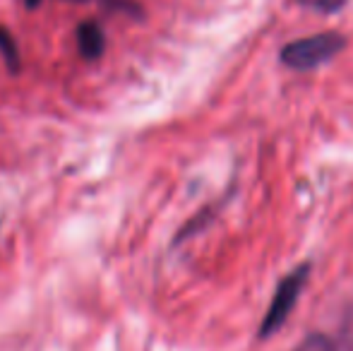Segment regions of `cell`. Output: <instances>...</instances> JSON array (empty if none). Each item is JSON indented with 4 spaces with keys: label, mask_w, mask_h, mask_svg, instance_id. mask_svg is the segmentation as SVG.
<instances>
[{
    "label": "cell",
    "mask_w": 353,
    "mask_h": 351,
    "mask_svg": "<svg viewBox=\"0 0 353 351\" xmlns=\"http://www.w3.org/2000/svg\"><path fill=\"white\" fill-rule=\"evenodd\" d=\"M346 48V37L339 32H322L312 34L305 39H296V41L286 43L279 53V61L291 70L307 72L315 68L325 66V63L334 61L341 51Z\"/></svg>",
    "instance_id": "6da1fadb"
},
{
    "label": "cell",
    "mask_w": 353,
    "mask_h": 351,
    "mask_svg": "<svg viewBox=\"0 0 353 351\" xmlns=\"http://www.w3.org/2000/svg\"><path fill=\"white\" fill-rule=\"evenodd\" d=\"M307 274H310V265H298L296 270H291L286 277L276 284L274 296L270 301V308H267L265 318L260 323V330H257V337L260 339H270L276 330H281L286 325L291 310L296 308L298 299H301L303 289L307 284Z\"/></svg>",
    "instance_id": "7a4b0ae2"
},
{
    "label": "cell",
    "mask_w": 353,
    "mask_h": 351,
    "mask_svg": "<svg viewBox=\"0 0 353 351\" xmlns=\"http://www.w3.org/2000/svg\"><path fill=\"white\" fill-rule=\"evenodd\" d=\"M77 48L79 56L84 61H97L103 56V48H106V37H103V29L99 22L87 19L77 27Z\"/></svg>",
    "instance_id": "3957f363"
},
{
    "label": "cell",
    "mask_w": 353,
    "mask_h": 351,
    "mask_svg": "<svg viewBox=\"0 0 353 351\" xmlns=\"http://www.w3.org/2000/svg\"><path fill=\"white\" fill-rule=\"evenodd\" d=\"M43 0H24L27 8H39ZM70 3H99L108 10H118V12H125L130 17H142V8L137 0H70Z\"/></svg>",
    "instance_id": "277c9868"
},
{
    "label": "cell",
    "mask_w": 353,
    "mask_h": 351,
    "mask_svg": "<svg viewBox=\"0 0 353 351\" xmlns=\"http://www.w3.org/2000/svg\"><path fill=\"white\" fill-rule=\"evenodd\" d=\"M0 56H3L5 66L10 68V72H17L19 70V51H17V43L14 39L10 37L8 29L0 27Z\"/></svg>",
    "instance_id": "5b68a950"
},
{
    "label": "cell",
    "mask_w": 353,
    "mask_h": 351,
    "mask_svg": "<svg viewBox=\"0 0 353 351\" xmlns=\"http://www.w3.org/2000/svg\"><path fill=\"white\" fill-rule=\"evenodd\" d=\"M296 351H336V347H334V342H332L330 337L315 332V334H310V337H307Z\"/></svg>",
    "instance_id": "8992f818"
}]
</instances>
